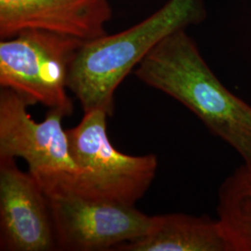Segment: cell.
<instances>
[{
    "label": "cell",
    "mask_w": 251,
    "mask_h": 251,
    "mask_svg": "<svg viewBox=\"0 0 251 251\" xmlns=\"http://www.w3.org/2000/svg\"><path fill=\"white\" fill-rule=\"evenodd\" d=\"M217 216L231 251H251V163L243 162L221 184Z\"/></svg>",
    "instance_id": "cell-10"
},
{
    "label": "cell",
    "mask_w": 251,
    "mask_h": 251,
    "mask_svg": "<svg viewBox=\"0 0 251 251\" xmlns=\"http://www.w3.org/2000/svg\"><path fill=\"white\" fill-rule=\"evenodd\" d=\"M204 16L200 0H169L133 26L84 42L68 75V89L84 113L101 110L112 116L115 93L126 75L162 39L198 24Z\"/></svg>",
    "instance_id": "cell-2"
},
{
    "label": "cell",
    "mask_w": 251,
    "mask_h": 251,
    "mask_svg": "<svg viewBox=\"0 0 251 251\" xmlns=\"http://www.w3.org/2000/svg\"><path fill=\"white\" fill-rule=\"evenodd\" d=\"M134 74L188 108L211 134L251 163V105L217 77L185 29L162 39Z\"/></svg>",
    "instance_id": "cell-1"
},
{
    "label": "cell",
    "mask_w": 251,
    "mask_h": 251,
    "mask_svg": "<svg viewBox=\"0 0 251 251\" xmlns=\"http://www.w3.org/2000/svg\"><path fill=\"white\" fill-rule=\"evenodd\" d=\"M32 105L17 92L1 88L0 159H24L49 198L77 196L90 171L73 156L62 125L65 115L50 109L43 121L36 122L28 113Z\"/></svg>",
    "instance_id": "cell-3"
},
{
    "label": "cell",
    "mask_w": 251,
    "mask_h": 251,
    "mask_svg": "<svg viewBox=\"0 0 251 251\" xmlns=\"http://www.w3.org/2000/svg\"><path fill=\"white\" fill-rule=\"evenodd\" d=\"M85 41L44 30L28 29L0 41V86L17 92L33 105L71 116L68 75Z\"/></svg>",
    "instance_id": "cell-4"
},
{
    "label": "cell",
    "mask_w": 251,
    "mask_h": 251,
    "mask_svg": "<svg viewBox=\"0 0 251 251\" xmlns=\"http://www.w3.org/2000/svg\"><path fill=\"white\" fill-rule=\"evenodd\" d=\"M57 250L49 198L36 179L0 159V251Z\"/></svg>",
    "instance_id": "cell-7"
},
{
    "label": "cell",
    "mask_w": 251,
    "mask_h": 251,
    "mask_svg": "<svg viewBox=\"0 0 251 251\" xmlns=\"http://www.w3.org/2000/svg\"><path fill=\"white\" fill-rule=\"evenodd\" d=\"M49 198V197H48ZM57 250L115 251L148 233L153 218L136 209L74 195L49 198Z\"/></svg>",
    "instance_id": "cell-6"
},
{
    "label": "cell",
    "mask_w": 251,
    "mask_h": 251,
    "mask_svg": "<svg viewBox=\"0 0 251 251\" xmlns=\"http://www.w3.org/2000/svg\"><path fill=\"white\" fill-rule=\"evenodd\" d=\"M107 117L101 110L84 113L78 125L66 129L74 158L90 171L77 196L134 206L152 184L157 157L152 153L128 155L114 148L108 137Z\"/></svg>",
    "instance_id": "cell-5"
},
{
    "label": "cell",
    "mask_w": 251,
    "mask_h": 251,
    "mask_svg": "<svg viewBox=\"0 0 251 251\" xmlns=\"http://www.w3.org/2000/svg\"><path fill=\"white\" fill-rule=\"evenodd\" d=\"M150 231L120 251H231L218 220L183 213L152 216Z\"/></svg>",
    "instance_id": "cell-9"
},
{
    "label": "cell",
    "mask_w": 251,
    "mask_h": 251,
    "mask_svg": "<svg viewBox=\"0 0 251 251\" xmlns=\"http://www.w3.org/2000/svg\"><path fill=\"white\" fill-rule=\"evenodd\" d=\"M111 0H0V38L38 29L90 41L106 35Z\"/></svg>",
    "instance_id": "cell-8"
}]
</instances>
